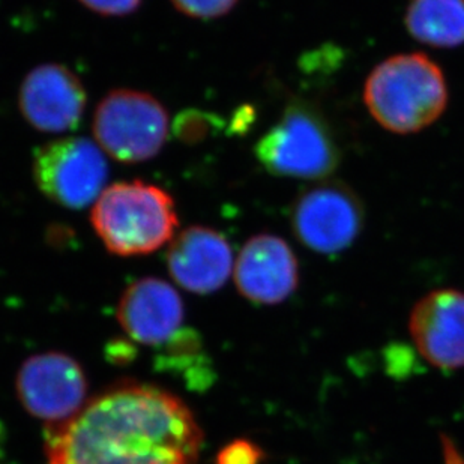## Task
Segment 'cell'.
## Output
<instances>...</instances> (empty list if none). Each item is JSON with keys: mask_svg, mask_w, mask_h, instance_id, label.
Masks as SVG:
<instances>
[{"mask_svg": "<svg viewBox=\"0 0 464 464\" xmlns=\"http://www.w3.org/2000/svg\"><path fill=\"white\" fill-rule=\"evenodd\" d=\"M88 95L79 77L61 63L36 66L23 80L18 107L41 132H65L79 127Z\"/></svg>", "mask_w": 464, "mask_h": 464, "instance_id": "9", "label": "cell"}, {"mask_svg": "<svg viewBox=\"0 0 464 464\" xmlns=\"http://www.w3.org/2000/svg\"><path fill=\"white\" fill-rule=\"evenodd\" d=\"M233 276L244 298L260 305H276L298 289V258L283 237L262 233L242 246Z\"/></svg>", "mask_w": 464, "mask_h": 464, "instance_id": "11", "label": "cell"}, {"mask_svg": "<svg viewBox=\"0 0 464 464\" xmlns=\"http://www.w3.org/2000/svg\"><path fill=\"white\" fill-rule=\"evenodd\" d=\"M15 388L23 408L52 425L71 420L88 403L83 368L61 352H45L24 361Z\"/></svg>", "mask_w": 464, "mask_h": 464, "instance_id": "8", "label": "cell"}, {"mask_svg": "<svg viewBox=\"0 0 464 464\" xmlns=\"http://www.w3.org/2000/svg\"><path fill=\"white\" fill-rule=\"evenodd\" d=\"M409 333L433 367L464 368V292L439 289L422 296L409 315Z\"/></svg>", "mask_w": 464, "mask_h": 464, "instance_id": "10", "label": "cell"}, {"mask_svg": "<svg viewBox=\"0 0 464 464\" xmlns=\"http://www.w3.org/2000/svg\"><path fill=\"white\" fill-rule=\"evenodd\" d=\"M448 100L445 74L424 53L388 57L363 84V102L372 119L395 134H415L433 125Z\"/></svg>", "mask_w": 464, "mask_h": 464, "instance_id": "2", "label": "cell"}, {"mask_svg": "<svg viewBox=\"0 0 464 464\" xmlns=\"http://www.w3.org/2000/svg\"><path fill=\"white\" fill-rule=\"evenodd\" d=\"M93 13L110 17H122L134 13L140 6L141 0H79Z\"/></svg>", "mask_w": 464, "mask_h": 464, "instance_id": "17", "label": "cell"}, {"mask_svg": "<svg viewBox=\"0 0 464 464\" xmlns=\"http://www.w3.org/2000/svg\"><path fill=\"white\" fill-rule=\"evenodd\" d=\"M263 457L262 448L246 439H237L219 451L217 464H260Z\"/></svg>", "mask_w": 464, "mask_h": 464, "instance_id": "16", "label": "cell"}, {"mask_svg": "<svg viewBox=\"0 0 464 464\" xmlns=\"http://www.w3.org/2000/svg\"><path fill=\"white\" fill-rule=\"evenodd\" d=\"M290 223L295 237L311 251L337 255L360 237L365 209L349 185L342 180H324L299 194Z\"/></svg>", "mask_w": 464, "mask_h": 464, "instance_id": "7", "label": "cell"}, {"mask_svg": "<svg viewBox=\"0 0 464 464\" xmlns=\"http://www.w3.org/2000/svg\"><path fill=\"white\" fill-rule=\"evenodd\" d=\"M182 118H184L185 121H188L189 123H193V127H191V125H184V123H180V125L178 123V125H176V131H178V136H179L180 139L194 141L205 137L208 130V121L207 119H203L202 113L196 114L194 111L193 113L188 111V113L182 116Z\"/></svg>", "mask_w": 464, "mask_h": 464, "instance_id": "18", "label": "cell"}, {"mask_svg": "<svg viewBox=\"0 0 464 464\" xmlns=\"http://www.w3.org/2000/svg\"><path fill=\"white\" fill-rule=\"evenodd\" d=\"M256 157L271 175L314 180L337 170L342 150L324 114L308 102H295L257 141Z\"/></svg>", "mask_w": 464, "mask_h": 464, "instance_id": "4", "label": "cell"}, {"mask_svg": "<svg viewBox=\"0 0 464 464\" xmlns=\"http://www.w3.org/2000/svg\"><path fill=\"white\" fill-rule=\"evenodd\" d=\"M203 433L188 406L150 385H121L50 427L49 464H194Z\"/></svg>", "mask_w": 464, "mask_h": 464, "instance_id": "1", "label": "cell"}, {"mask_svg": "<svg viewBox=\"0 0 464 464\" xmlns=\"http://www.w3.org/2000/svg\"><path fill=\"white\" fill-rule=\"evenodd\" d=\"M404 23L420 44L456 49L464 44V0H409Z\"/></svg>", "mask_w": 464, "mask_h": 464, "instance_id": "14", "label": "cell"}, {"mask_svg": "<svg viewBox=\"0 0 464 464\" xmlns=\"http://www.w3.org/2000/svg\"><path fill=\"white\" fill-rule=\"evenodd\" d=\"M91 221L105 248L122 257L154 253L170 241L178 227L170 194L141 180L104 188Z\"/></svg>", "mask_w": 464, "mask_h": 464, "instance_id": "3", "label": "cell"}, {"mask_svg": "<svg viewBox=\"0 0 464 464\" xmlns=\"http://www.w3.org/2000/svg\"><path fill=\"white\" fill-rule=\"evenodd\" d=\"M93 134L104 152L122 162L148 161L169 137V114L150 93L116 89L98 104Z\"/></svg>", "mask_w": 464, "mask_h": 464, "instance_id": "5", "label": "cell"}, {"mask_svg": "<svg viewBox=\"0 0 464 464\" xmlns=\"http://www.w3.org/2000/svg\"><path fill=\"white\" fill-rule=\"evenodd\" d=\"M109 164L104 150L84 137H63L41 146L34 155V179L52 202L82 209L104 191Z\"/></svg>", "mask_w": 464, "mask_h": 464, "instance_id": "6", "label": "cell"}, {"mask_svg": "<svg viewBox=\"0 0 464 464\" xmlns=\"http://www.w3.org/2000/svg\"><path fill=\"white\" fill-rule=\"evenodd\" d=\"M237 2L239 0H171L179 13L200 20L223 17L237 6Z\"/></svg>", "mask_w": 464, "mask_h": 464, "instance_id": "15", "label": "cell"}, {"mask_svg": "<svg viewBox=\"0 0 464 464\" xmlns=\"http://www.w3.org/2000/svg\"><path fill=\"white\" fill-rule=\"evenodd\" d=\"M167 267L182 289L214 294L232 276L233 253L227 239L214 228L193 226L173 239L167 251Z\"/></svg>", "mask_w": 464, "mask_h": 464, "instance_id": "13", "label": "cell"}, {"mask_svg": "<svg viewBox=\"0 0 464 464\" xmlns=\"http://www.w3.org/2000/svg\"><path fill=\"white\" fill-rule=\"evenodd\" d=\"M184 301L173 285L146 276L123 292L118 320L128 337L145 346H160L175 340L184 324Z\"/></svg>", "mask_w": 464, "mask_h": 464, "instance_id": "12", "label": "cell"}]
</instances>
